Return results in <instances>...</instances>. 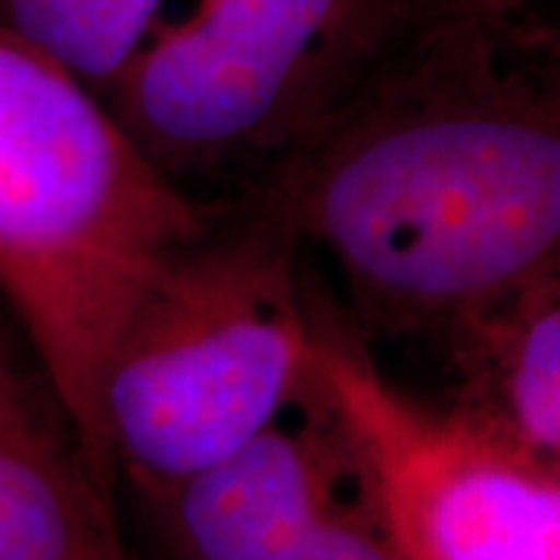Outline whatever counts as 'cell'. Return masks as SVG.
<instances>
[{
    "instance_id": "6da1fadb",
    "label": "cell",
    "mask_w": 560,
    "mask_h": 560,
    "mask_svg": "<svg viewBox=\"0 0 560 560\" xmlns=\"http://www.w3.org/2000/svg\"><path fill=\"white\" fill-rule=\"evenodd\" d=\"M268 190L364 337H445L560 265V35L423 20Z\"/></svg>"
},
{
    "instance_id": "7a4b0ae2",
    "label": "cell",
    "mask_w": 560,
    "mask_h": 560,
    "mask_svg": "<svg viewBox=\"0 0 560 560\" xmlns=\"http://www.w3.org/2000/svg\"><path fill=\"white\" fill-rule=\"evenodd\" d=\"M209 212L162 175L91 84L0 28V305L84 452L121 320Z\"/></svg>"
},
{
    "instance_id": "3957f363",
    "label": "cell",
    "mask_w": 560,
    "mask_h": 560,
    "mask_svg": "<svg viewBox=\"0 0 560 560\" xmlns=\"http://www.w3.org/2000/svg\"><path fill=\"white\" fill-rule=\"evenodd\" d=\"M302 243L268 190L212 206L147 283L103 364L88 458L147 499L259 436L305 396L318 315Z\"/></svg>"
},
{
    "instance_id": "277c9868",
    "label": "cell",
    "mask_w": 560,
    "mask_h": 560,
    "mask_svg": "<svg viewBox=\"0 0 560 560\" xmlns=\"http://www.w3.org/2000/svg\"><path fill=\"white\" fill-rule=\"evenodd\" d=\"M415 22V0H180L103 101L175 187L221 206L278 178Z\"/></svg>"
},
{
    "instance_id": "5b68a950",
    "label": "cell",
    "mask_w": 560,
    "mask_h": 560,
    "mask_svg": "<svg viewBox=\"0 0 560 560\" xmlns=\"http://www.w3.org/2000/svg\"><path fill=\"white\" fill-rule=\"evenodd\" d=\"M315 377L399 560H560V474L430 408L318 315Z\"/></svg>"
},
{
    "instance_id": "8992f818",
    "label": "cell",
    "mask_w": 560,
    "mask_h": 560,
    "mask_svg": "<svg viewBox=\"0 0 560 560\" xmlns=\"http://www.w3.org/2000/svg\"><path fill=\"white\" fill-rule=\"evenodd\" d=\"M153 501L180 560H399L315 374L259 436Z\"/></svg>"
},
{
    "instance_id": "52a82bcc",
    "label": "cell",
    "mask_w": 560,
    "mask_h": 560,
    "mask_svg": "<svg viewBox=\"0 0 560 560\" xmlns=\"http://www.w3.org/2000/svg\"><path fill=\"white\" fill-rule=\"evenodd\" d=\"M0 560H125L109 486L0 305Z\"/></svg>"
},
{
    "instance_id": "ba28073f",
    "label": "cell",
    "mask_w": 560,
    "mask_h": 560,
    "mask_svg": "<svg viewBox=\"0 0 560 560\" xmlns=\"http://www.w3.org/2000/svg\"><path fill=\"white\" fill-rule=\"evenodd\" d=\"M455 411L560 474V265L445 337Z\"/></svg>"
},
{
    "instance_id": "9c48e42d",
    "label": "cell",
    "mask_w": 560,
    "mask_h": 560,
    "mask_svg": "<svg viewBox=\"0 0 560 560\" xmlns=\"http://www.w3.org/2000/svg\"><path fill=\"white\" fill-rule=\"evenodd\" d=\"M178 0H0V28L66 66L103 97Z\"/></svg>"
},
{
    "instance_id": "30bf717a",
    "label": "cell",
    "mask_w": 560,
    "mask_h": 560,
    "mask_svg": "<svg viewBox=\"0 0 560 560\" xmlns=\"http://www.w3.org/2000/svg\"><path fill=\"white\" fill-rule=\"evenodd\" d=\"M541 0H415L418 22L464 20V16H517L536 10Z\"/></svg>"
},
{
    "instance_id": "8fae6325",
    "label": "cell",
    "mask_w": 560,
    "mask_h": 560,
    "mask_svg": "<svg viewBox=\"0 0 560 560\" xmlns=\"http://www.w3.org/2000/svg\"><path fill=\"white\" fill-rule=\"evenodd\" d=\"M551 3H560V0H548V3H541V7H551ZM541 7H539V10H541ZM529 16L541 20L545 25H548V28H551V32H558V35H560V20H548V16H539V13H529Z\"/></svg>"
},
{
    "instance_id": "7c38bea8",
    "label": "cell",
    "mask_w": 560,
    "mask_h": 560,
    "mask_svg": "<svg viewBox=\"0 0 560 560\" xmlns=\"http://www.w3.org/2000/svg\"><path fill=\"white\" fill-rule=\"evenodd\" d=\"M541 3H548V0H541ZM541 3H539V7H541ZM539 7H536V10H539Z\"/></svg>"
}]
</instances>
